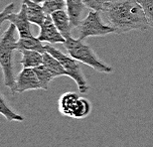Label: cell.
I'll return each instance as SVG.
<instances>
[{
    "label": "cell",
    "mask_w": 153,
    "mask_h": 147,
    "mask_svg": "<svg viewBox=\"0 0 153 147\" xmlns=\"http://www.w3.org/2000/svg\"><path fill=\"white\" fill-rule=\"evenodd\" d=\"M102 12L116 34L133 30L144 31L150 27L137 0H109Z\"/></svg>",
    "instance_id": "6da1fadb"
},
{
    "label": "cell",
    "mask_w": 153,
    "mask_h": 147,
    "mask_svg": "<svg viewBox=\"0 0 153 147\" xmlns=\"http://www.w3.org/2000/svg\"><path fill=\"white\" fill-rule=\"evenodd\" d=\"M16 31V27L10 24L0 38V67L3 73V82L12 94H16V78L13 67V53L17 44Z\"/></svg>",
    "instance_id": "7a4b0ae2"
},
{
    "label": "cell",
    "mask_w": 153,
    "mask_h": 147,
    "mask_svg": "<svg viewBox=\"0 0 153 147\" xmlns=\"http://www.w3.org/2000/svg\"><path fill=\"white\" fill-rule=\"evenodd\" d=\"M64 47L66 48L67 52L71 57H73L79 63H82L87 65L97 72L102 74H111L114 72V69L111 66L102 62L94 50L90 46L85 45L82 40L79 38H73L69 37L66 39L64 43Z\"/></svg>",
    "instance_id": "3957f363"
},
{
    "label": "cell",
    "mask_w": 153,
    "mask_h": 147,
    "mask_svg": "<svg viewBox=\"0 0 153 147\" xmlns=\"http://www.w3.org/2000/svg\"><path fill=\"white\" fill-rule=\"evenodd\" d=\"M46 52L50 53L52 56H54L56 59L60 61L62 64L64 69L67 72V76H70L73 81L76 82L78 85V90L81 94H87L90 90V85H88L87 79L82 74V71L79 66V62L71 57L70 55L64 54L63 52L58 50L57 48L53 47L51 44H45Z\"/></svg>",
    "instance_id": "277c9868"
},
{
    "label": "cell",
    "mask_w": 153,
    "mask_h": 147,
    "mask_svg": "<svg viewBox=\"0 0 153 147\" xmlns=\"http://www.w3.org/2000/svg\"><path fill=\"white\" fill-rule=\"evenodd\" d=\"M78 30V38L82 41L87 39L88 37H102L111 33H115L114 27L103 22L100 12L96 10H91L88 12L87 17L81 21Z\"/></svg>",
    "instance_id": "5b68a950"
},
{
    "label": "cell",
    "mask_w": 153,
    "mask_h": 147,
    "mask_svg": "<svg viewBox=\"0 0 153 147\" xmlns=\"http://www.w3.org/2000/svg\"><path fill=\"white\" fill-rule=\"evenodd\" d=\"M38 39L43 43H48V44H59V43L64 44L66 41V38L58 30L50 15L46 16L44 22L40 26Z\"/></svg>",
    "instance_id": "8992f818"
},
{
    "label": "cell",
    "mask_w": 153,
    "mask_h": 147,
    "mask_svg": "<svg viewBox=\"0 0 153 147\" xmlns=\"http://www.w3.org/2000/svg\"><path fill=\"white\" fill-rule=\"evenodd\" d=\"M42 90L37 75L32 68H23L16 76V93L22 94L27 91Z\"/></svg>",
    "instance_id": "52a82bcc"
},
{
    "label": "cell",
    "mask_w": 153,
    "mask_h": 147,
    "mask_svg": "<svg viewBox=\"0 0 153 147\" xmlns=\"http://www.w3.org/2000/svg\"><path fill=\"white\" fill-rule=\"evenodd\" d=\"M7 21L16 27L17 33L20 37H29L32 36L31 32V22L28 19L26 12V6L21 3V7L18 13H12L8 16Z\"/></svg>",
    "instance_id": "ba28073f"
},
{
    "label": "cell",
    "mask_w": 153,
    "mask_h": 147,
    "mask_svg": "<svg viewBox=\"0 0 153 147\" xmlns=\"http://www.w3.org/2000/svg\"><path fill=\"white\" fill-rule=\"evenodd\" d=\"M50 16L61 34L65 37L66 39L69 38V37H72L71 33H72L73 26L71 20H70L68 12H66L64 9H62V10L53 12Z\"/></svg>",
    "instance_id": "9c48e42d"
},
{
    "label": "cell",
    "mask_w": 153,
    "mask_h": 147,
    "mask_svg": "<svg viewBox=\"0 0 153 147\" xmlns=\"http://www.w3.org/2000/svg\"><path fill=\"white\" fill-rule=\"evenodd\" d=\"M21 3H23L26 6L27 16H28V19L31 24H34L39 27L41 26L47 16L42 5L32 1V0H22Z\"/></svg>",
    "instance_id": "30bf717a"
},
{
    "label": "cell",
    "mask_w": 153,
    "mask_h": 147,
    "mask_svg": "<svg viewBox=\"0 0 153 147\" xmlns=\"http://www.w3.org/2000/svg\"><path fill=\"white\" fill-rule=\"evenodd\" d=\"M66 8L73 28H78L82 20V12L85 8L82 0H66Z\"/></svg>",
    "instance_id": "8fae6325"
},
{
    "label": "cell",
    "mask_w": 153,
    "mask_h": 147,
    "mask_svg": "<svg viewBox=\"0 0 153 147\" xmlns=\"http://www.w3.org/2000/svg\"><path fill=\"white\" fill-rule=\"evenodd\" d=\"M79 97H79V94L74 91H68L62 94L59 99V111L61 114L72 118L73 111Z\"/></svg>",
    "instance_id": "7c38bea8"
},
{
    "label": "cell",
    "mask_w": 153,
    "mask_h": 147,
    "mask_svg": "<svg viewBox=\"0 0 153 147\" xmlns=\"http://www.w3.org/2000/svg\"><path fill=\"white\" fill-rule=\"evenodd\" d=\"M16 50L19 52L22 50H34L42 54L46 52L45 45L43 44V42L40 41L38 37H35L33 35L29 37H20L17 40Z\"/></svg>",
    "instance_id": "4fadbf2b"
},
{
    "label": "cell",
    "mask_w": 153,
    "mask_h": 147,
    "mask_svg": "<svg viewBox=\"0 0 153 147\" xmlns=\"http://www.w3.org/2000/svg\"><path fill=\"white\" fill-rule=\"evenodd\" d=\"M22 58L20 60V64L23 68H32L43 65V54L34 50H22L20 52Z\"/></svg>",
    "instance_id": "5bb4252c"
},
{
    "label": "cell",
    "mask_w": 153,
    "mask_h": 147,
    "mask_svg": "<svg viewBox=\"0 0 153 147\" xmlns=\"http://www.w3.org/2000/svg\"><path fill=\"white\" fill-rule=\"evenodd\" d=\"M43 65L50 70L56 78L62 76H67L66 70L64 69V67L60 63V61L56 59L54 56H52L48 52L43 53Z\"/></svg>",
    "instance_id": "9a60e30c"
},
{
    "label": "cell",
    "mask_w": 153,
    "mask_h": 147,
    "mask_svg": "<svg viewBox=\"0 0 153 147\" xmlns=\"http://www.w3.org/2000/svg\"><path fill=\"white\" fill-rule=\"evenodd\" d=\"M91 111V103L88 99L85 97H79L78 102L75 106L73 111L72 118L75 119H82L85 118Z\"/></svg>",
    "instance_id": "2e32d148"
},
{
    "label": "cell",
    "mask_w": 153,
    "mask_h": 147,
    "mask_svg": "<svg viewBox=\"0 0 153 147\" xmlns=\"http://www.w3.org/2000/svg\"><path fill=\"white\" fill-rule=\"evenodd\" d=\"M0 114L2 116H4L6 118V120H8V121L22 122L24 120V117L22 115L18 114L16 111H14V110L9 106L7 102L5 100V99L3 97L1 94H0Z\"/></svg>",
    "instance_id": "e0dca14e"
},
{
    "label": "cell",
    "mask_w": 153,
    "mask_h": 147,
    "mask_svg": "<svg viewBox=\"0 0 153 147\" xmlns=\"http://www.w3.org/2000/svg\"><path fill=\"white\" fill-rule=\"evenodd\" d=\"M34 71L36 73V75H37V78L39 79L40 84H41L42 90L47 91L49 88V84H50L51 81H53L56 76L53 75V73L48 68H46L44 65L36 67V68H34Z\"/></svg>",
    "instance_id": "ac0fdd59"
},
{
    "label": "cell",
    "mask_w": 153,
    "mask_h": 147,
    "mask_svg": "<svg viewBox=\"0 0 153 147\" xmlns=\"http://www.w3.org/2000/svg\"><path fill=\"white\" fill-rule=\"evenodd\" d=\"M46 15H51L53 12L66 8V0H45L42 4Z\"/></svg>",
    "instance_id": "d6986e66"
},
{
    "label": "cell",
    "mask_w": 153,
    "mask_h": 147,
    "mask_svg": "<svg viewBox=\"0 0 153 147\" xmlns=\"http://www.w3.org/2000/svg\"><path fill=\"white\" fill-rule=\"evenodd\" d=\"M144 11L149 26L153 28V0H137Z\"/></svg>",
    "instance_id": "ffe728a7"
},
{
    "label": "cell",
    "mask_w": 153,
    "mask_h": 147,
    "mask_svg": "<svg viewBox=\"0 0 153 147\" xmlns=\"http://www.w3.org/2000/svg\"><path fill=\"white\" fill-rule=\"evenodd\" d=\"M109 1V0H82L85 7L90 8L91 10H96L102 12L105 7V5Z\"/></svg>",
    "instance_id": "44dd1931"
},
{
    "label": "cell",
    "mask_w": 153,
    "mask_h": 147,
    "mask_svg": "<svg viewBox=\"0 0 153 147\" xmlns=\"http://www.w3.org/2000/svg\"><path fill=\"white\" fill-rule=\"evenodd\" d=\"M14 7H15L14 3H9V4L6 6L4 9H2V10L0 11V28H1L2 24L8 19L9 15H10L12 12H13Z\"/></svg>",
    "instance_id": "7402d4cb"
},
{
    "label": "cell",
    "mask_w": 153,
    "mask_h": 147,
    "mask_svg": "<svg viewBox=\"0 0 153 147\" xmlns=\"http://www.w3.org/2000/svg\"><path fill=\"white\" fill-rule=\"evenodd\" d=\"M32 1H34L36 3H39V4H41V3H43L45 1V0H32Z\"/></svg>",
    "instance_id": "603a6c76"
},
{
    "label": "cell",
    "mask_w": 153,
    "mask_h": 147,
    "mask_svg": "<svg viewBox=\"0 0 153 147\" xmlns=\"http://www.w3.org/2000/svg\"><path fill=\"white\" fill-rule=\"evenodd\" d=\"M0 11H1V10H0Z\"/></svg>",
    "instance_id": "cb8c5ba5"
}]
</instances>
